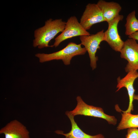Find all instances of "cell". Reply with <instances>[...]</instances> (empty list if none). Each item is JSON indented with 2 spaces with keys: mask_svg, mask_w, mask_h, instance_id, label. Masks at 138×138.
Here are the masks:
<instances>
[{
  "mask_svg": "<svg viewBox=\"0 0 138 138\" xmlns=\"http://www.w3.org/2000/svg\"><path fill=\"white\" fill-rule=\"evenodd\" d=\"M66 24L61 19L47 20L44 26L35 30L33 46L40 49L53 47L49 45V42L57 34L63 31Z\"/></svg>",
  "mask_w": 138,
  "mask_h": 138,
  "instance_id": "obj_1",
  "label": "cell"
},
{
  "mask_svg": "<svg viewBox=\"0 0 138 138\" xmlns=\"http://www.w3.org/2000/svg\"><path fill=\"white\" fill-rule=\"evenodd\" d=\"M80 43L70 42L62 49L50 54L38 53L35 55L39 59V62L42 63L54 60H61L66 65L70 64L71 61L74 57L83 55L86 53L85 48L82 47Z\"/></svg>",
  "mask_w": 138,
  "mask_h": 138,
  "instance_id": "obj_2",
  "label": "cell"
},
{
  "mask_svg": "<svg viewBox=\"0 0 138 138\" xmlns=\"http://www.w3.org/2000/svg\"><path fill=\"white\" fill-rule=\"evenodd\" d=\"M76 99L77 104L76 107L73 110L69 111L73 116L80 115L99 118L105 120L109 124L113 125L116 124L117 120L115 117L105 114L102 108L87 104L80 96H77Z\"/></svg>",
  "mask_w": 138,
  "mask_h": 138,
  "instance_id": "obj_3",
  "label": "cell"
},
{
  "mask_svg": "<svg viewBox=\"0 0 138 138\" xmlns=\"http://www.w3.org/2000/svg\"><path fill=\"white\" fill-rule=\"evenodd\" d=\"M104 32L102 30L95 34L79 36L80 44L84 46L88 53L90 65L93 70L96 67L98 58L96 54L97 50L100 48L99 45L101 42L104 41Z\"/></svg>",
  "mask_w": 138,
  "mask_h": 138,
  "instance_id": "obj_4",
  "label": "cell"
},
{
  "mask_svg": "<svg viewBox=\"0 0 138 138\" xmlns=\"http://www.w3.org/2000/svg\"><path fill=\"white\" fill-rule=\"evenodd\" d=\"M90 33L86 30L75 16L70 17L66 22L65 28L61 33L55 39L53 47H56L63 41L73 37L89 36Z\"/></svg>",
  "mask_w": 138,
  "mask_h": 138,
  "instance_id": "obj_5",
  "label": "cell"
},
{
  "mask_svg": "<svg viewBox=\"0 0 138 138\" xmlns=\"http://www.w3.org/2000/svg\"><path fill=\"white\" fill-rule=\"evenodd\" d=\"M120 52V57L128 61L126 72L138 70V43L135 40L129 38L126 40Z\"/></svg>",
  "mask_w": 138,
  "mask_h": 138,
  "instance_id": "obj_6",
  "label": "cell"
},
{
  "mask_svg": "<svg viewBox=\"0 0 138 138\" xmlns=\"http://www.w3.org/2000/svg\"><path fill=\"white\" fill-rule=\"evenodd\" d=\"M123 18V15H120L108 23V28L104 32V41H106L114 50L119 52L124 42L121 39L119 34L118 26L119 21L122 20Z\"/></svg>",
  "mask_w": 138,
  "mask_h": 138,
  "instance_id": "obj_7",
  "label": "cell"
},
{
  "mask_svg": "<svg viewBox=\"0 0 138 138\" xmlns=\"http://www.w3.org/2000/svg\"><path fill=\"white\" fill-rule=\"evenodd\" d=\"M105 21L97 4L89 3L86 5L81 17L80 23L87 31L94 25Z\"/></svg>",
  "mask_w": 138,
  "mask_h": 138,
  "instance_id": "obj_8",
  "label": "cell"
},
{
  "mask_svg": "<svg viewBox=\"0 0 138 138\" xmlns=\"http://www.w3.org/2000/svg\"><path fill=\"white\" fill-rule=\"evenodd\" d=\"M138 78V72L136 70H132L128 72L124 77L121 78L119 77L117 79V84L116 91H118L123 87L127 89L129 97V102L128 109L122 111L125 113H131L133 110V102L135 90L133 84L135 80Z\"/></svg>",
  "mask_w": 138,
  "mask_h": 138,
  "instance_id": "obj_9",
  "label": "cell"
},
{
  "mask_svg": "<svg viewBox=\"0 0 138 138\" xmlns=\"http://www.w3.org/2000/svg\"><path fill=\"white\" fill-rule=\"evenodd\" d=\"M0 134H4L5 138H30L26 126L16 120L10 121L1 128Z\"/></svg>",
  "mask_w": 138,
  "mask_h": 138,
  "instance_id": "obj_10",
  "label": "cell"
},
{
  "mask_svg": "<svg viewBox=\"0 0 138 138\" xmlns=\"http://www.w3.org/2000/svg\"><path fill=\"white\" fill-rule=\"evenodd\" d=\"M97 4L106 21L108 23L119 16V13L122 9L120 4L114 2H108L103 0H100Z\"/></svg>",
  "mask_w": 138,
  "mask_h": 138,
  "instance_id": "obj_11",
  "label": "cell"
},
{
  "mask_svg": "<svg viewBox=\"0 0 138 138\" xmlns=\"http://www.w3.org/2000/svg\"><path fill=\"white\" fill-rule=\"evenodd\" d=\"M65 114L71 121V129L69 132L66 134L64 133L62 131L57 130L55 131L57 134L64 135L65 136V138H105L101 134L92 136L86 134L78 126L74 120V116L68 111L66 112Z\"/></svg>",
  "mask_w": 138,
  "mask_h": 138,
  "instance_id": "obj_12",
  "label": "cell"
},
{
  "mask_svg": "<svg viewBox=\"0 0 138 138\" xmlns=\"http://www.w3.org/2000/svg\"><path fill=\"white\" fill-rule=\"evenodd\" d=\"M138 128V114L123 112L121 120L117 128L119 131L130 128Z\"/></svg>",
  "mask_w": 138,
  "mask_h": 138,
  "instance_id": "obj_13",
  "label": "cell"
},
{
  "mask_svg": "<svg viewBox=\"0 0 138 138\" xmlns=\"http://www.w3.org/2000/svg\"><path fill=\"white\" fill-rule=\"evenodd\" d=\"M135 14V11L134 10L126 17L125 25V34L126 36H129L138 31V20L136 17Z\"/></svg>",
  "mask_w": 138,
  "mask_h": 138,
  "instance_id": "obj_14",
  "label": "cell"
},
{
  "mask_svg": "<svg viewBox=\"0 0 138 138\" xmlns=\"http://www.w3.org/2000/svg\"><path fill=\"white\" fill-rule=\"evenodd\" d=\"M126 138H138V129L137 128H128Z\"/></svg>",
  "mask_w": 138,
  "mask_h": 138,
  "instance_id": "obj_15",
  "label": "cell"
},
{
  "mask_svg": "<svg viewBox=\"0 0 138 138\" xmlns=\"http://www.w3.org/2000/svg\"><path fill=\"white\" fill-rule=\"evenodd\" d=\"M129 38L134 39L138 41V31L128 36Z\"/></svg>",
  "mask_w": 138,
  "mask_h": 138,
  "instance_id": "obj_16",
  "label": "cell"
},
{
  "mask_svg": "<svg viewBox=\"0 0 138 138\" xmlns=\"http://www.w3.org/2000/svg\"><path fill=\"white\" fill-rule=\"evenodd\" d=\"M134 100H137L138 101V95L135 94L134 96Z\"/></svg>",
  "mask_w": 138,
  "mask_h": 138,
  "instance_id": "obj_17",
  "label": "cell"
}]
</instances>
